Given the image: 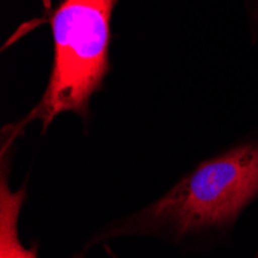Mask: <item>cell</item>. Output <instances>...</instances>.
<instances>
[{
  "instance_id": "6da1fadb",
  "label": "cell",
  "mask_w": 258,
  "mask_h": 258,
  "mask_svg": "<svg viewBox=\"0 0 258 258\" xmlns=\"http://www.w3.org/2000/svg\"><path fill=\"white\" fill-rule=\"evenodd\" d=\"M258 200V132L198 162L158 200L99 227L75 253L119 237H147L184 252H207L227 241Z\"/></svg>"
},
{
  "instance_id": "7a4b0ae2",
  "label": "cell",
  "mask_w": 258,
  "mask_h": 258,
  "mask_svg": "<svg viewBox=\"0 0 258 258\" xmlns=\"http://www.w3.org/2000/svg\"><path fill=\"white\" fill-rule=\"evenodd\" d=\"M118 0H62L50 17L53 67L37 105L16 125L33 121L45 132L62 113H76L87 124L90 99L110 72L111 14Z\"/></svg>"
},
{
  "instance_id": "3957f363",
  "label": "cell",
  "mask_w": 258,
  "mask_h": 258,
  "mask_svg": "<svg viewBox=\"0 0 258 258\" xmlns=\"http://www.w3.org/2000/svg\"><path fill=\"white\" fill-rule=\"evenodd\" d=\"M20 133L14 125L4 130L2 138V162H0V258H39L37 246H23L19 235V218L25 204V185L13 190L8 175L11 172V146Z\"/></svg>"
},
{
  "instance_id": "277c9868",
  "label": "cell",
  "mask_w": 258,
  "mask_h": 258,
  "mask_svg": "<svg viewBox=\"0 0 258 258\" xmlns=\"http://www.w3.org/2000/svg\"><path fill=\"white\" fill-rule=\"evenodd\" d=\"M253 258H258V247H256V250H255V255H253Z\"/></svg>"
},
{
  "instance_id": "5b68a950",
  "label": "cell",
  "mask_w": 258,
  "mask_h": 258,
  "mask_svg": "<svg viewBox=\"0 0 258 258\" xmlns=\"http://www.w3.org/2000/svg\"><path fill=\"white\" fill-rule=\"evenodd\" d=\"M256 2H258V0H256Z\"/></svg>"
}]
</instances>
